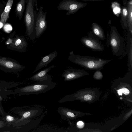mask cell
Instances as JSON below:
<instances>
[{
	"label": "cell",
	"instance_id": "6da1fadb",
	"mask_svg": "<svg viewBox=\"0 0 132 132\" xmlns=\"http://www.w3.org/2000/svg\"><path fill=\"white\" fill-rule=\"evenodd\" d=\"M68 59L71 62L88 69L100 70L111 61L110 59L97 58L94 56H84L73 54Z\"/></svg>",
	"mask_w": 132,
	"mask_h": 132
},
{
	"label": "cell",
	"instance_id": "7a4b0ae2",
	"mask_svg": "<svg viewBox=\"0 0 132 132\" xmlns=\"http://www.w3.org/2000/svg\"><path fill=\"white\" fill-rule=\"evenodd\" d=\"M34 8L32 0H27L24 20L27 35L33 40L35 38V26L37 13Z\"/></svg>",
	"mask_w": 132,
	"mask_h": 132
},
{
	"label": "cell",
	"instance_id": "3957f363",
	"mask_svg": "<svg viewBox=\"0 0 132 132\" xmlns=\"http://www.w3.org/2000/svg\"><path fill=\"white\" fill-rule=\"evenodd\" d=\"M108 44L111 47L113 55L118 56L123 54L125 49L123 38L118 33L117 29L113 27H111Z\"/></svg>",
	"mask_w": 132,
	"mask_h": 132
},
{
	"label": "cell",
	"instance_id": "277c9868",
	"mask_svg": "<svg viewBox=\"0 0 132 132\" xmlns=\"http://www.w3.org/2000/svg\"><path fill=\"white\" fill-rule=\"evenodd\" d=\"M56 84V83L52 82L51 81L36 82L35 83L22 88L20 90L24 94L38 95L53 89Z\"/></svg>",
	"mask_w": 132,
	"mask_h": 132
},
{
	"label": "cell",
	"instance_id": "5b68a950",
	"mask_svg": "<svg viewBox=\"0 0 132 132\" xmlns=\"http://www.w3.org/2000/svg\"><path fill=\"white\" fill-rule=\"evenodd\" d=\"M47 12H44L43 7L40 6L38 10L36 18L35 30V38H39L47 28Z\"/></svg>",
	"mask_w": 132,
	"mask_h": 132
},
{
	"label": "cell",
	"instance_id": "8992f818",
	"mask_svg": "<svg viewBox=\"0 0 132 132\" xmlns=\"http://www.w3.org/2000/svg\"><path fill=\"white\" fill-rule=\"evenodd\" d=\"M88 35V36L82 37L80 40V42L83 45L93 51H104V45L92 32H89Z\"/></svg>",
	"mask_w": 132,
	"mask_h": 132
},
{
	"label": "cell",
	"instance_id": "52a82bcc",
	"mask_svg": "<svg viewBox=\"0 0 132 132\" xmlns=\"http://www.w3.org/2000/svg\"><path fill=\"white\" fill-rule=\"evenodd\" d=\"M88 74V72L83 70L71 68L65 70L62 74V76L64 78V81H69L74 80Z\"/></svg>",
	"mask_w": 132,
	"mask_h": 132
},
{
	"label": "cell",
	"instance_id": "ba28073f",
	"mask_svg": "<svg viewBox=\"0 0 132 132\" xmlns=\"http://www.w3.org/2000/svg\"><path fill=\"white\" fill-rule=\"evenodd\" d=\"M75 0H62L59 3L57 8L59 11H66V15L73 13L78 9L79 5Z\"/></svg>",
	"mask_w": 132,
	"mask_h": 132
},
{
	"label": "cell",
	"instance_id": "9c48e42d",
	"mask_svg": "<svg viewBox=\"0 0 132 132\" xmlns=\"http://www.w3.org/2000/svg\"><path fill=\"white\" fill-rule=\"evenodd\" d=\"M57 111L62 119L67 120L74 119L80 115V113L79 112L66 107L59 106L58 108Z\"/></svg>",
	"mask_w": 132,
	"mask_h": 132
},
{
	"label": "cell",
	"instance_id": "30bf717a",
	"mask_svg": "<svg viewBox=\"0 0 132 132\" xmlns=\"http://www.w3.org/2000/svg\"><path fill=\"white\" fill-rule=\"evenodd\" d=\"M54 67V65H52L45 68L34 75L29 79L30 80L36 82L51 81L52 76L48 75L47 73Z\"/></svg>",
	"mask_w": 132,
	"mask_h": 132
},
{
	"label": "cell",
	"instance_id": "8fae6325",
	"mask_svg": "<svg viewBox=\"0 0 132 132\" xmlns=\"http://www.w3.org/2000/svg\"><path fill=\"white\" fill-rule=\"evenodd\" d=\"M57 52L56 51L53 52L50 54L42 57L41 60L37 65L33 73H34L45 67H46L48 64L54 60L56 57Z\"/></svg>",
	"mask_w": 132,
	"mask_h": 132
},
{
	"label": "cell",
	"instance_id": "7c38bea8",
	"mask_svg": "<svg viewBox=\"0 0 132 132\" xmlns=\"http://www.w3.org/2000/svg\"><path fill=\"white\" fill-rule=\"evenodd\" d=\"M0 65L11 69H21L25 67L15 62L8 60L4 57L0 58Z\"/></svg>",
	"mask_w": 132,
	"mask_h": 132
},
{
	"label": "cell",
	"instance_id": "4fadbf2b",
	"mask_svg": "<svg viewBox=\"0 0 132 132\" xmlns=\"http://www.w3.org/2000/svg\"><path fill=\"white\" fill-rule=\"evenodd\" d=\"M13 47L21 50L24 51L27 47L28 43L25 38L22 37H18L13 40L12 44Z\"/></svg>",
	"mask_w": 132,
	"mask_h": 132
},
{
	"label": "cell",
	"instance_id": "5bb4252c",
	"mask_svg": "<svg viewBox=\"0 0 132 132\" xmlns=\"http://www.w3.org/2000/svg\"><path fill=\"white\" fill-rule=\"evenodd\" d=\"M13 0H8L4 11L1 15V21L4 25L9 17V13L13 4Z\"/></svg>",
	"mask_w": 132,
	"mask_h": 132
},
{
	"label": "cell",
	"instance_id": "9a60e30c",
	"mask_svg": "<svg viewBox=\"0 0 132 132\" xmlns=\"http://www.w3.org/2000/svg\"><path fill=\"white\" fill-rule=\"evenodd\" d=\"M26 0H20L16 4L15 13L16 16L21 20L24 10Z\"/></svg>",
	"mask_w": 132,
	"mask_h": 132
},
{
	"label": "cell",
	"instance_id": "2e32d148",
	"mask_svg": "<svg viewBox=\"0 0 132 132\" xmlns=\"http://www.w3.org/2000/svg\"><path fill=\"white\" fill-rule=\"evenodd\" d=\"M127 36L128 65L129 69H132V35L129 32Z\"/></svg>",
	"mask_w": 132,
	"mask_h": 132
},
{
	"label": "cell",
	"instance_id": "e0dca14e",
	"mask_svg": "<svg viewBox=\"0 0 132 132\" xmlns=\"http://www.w3.org/2000/svg\"><path fill=\"white\" fill-rule=\"evenodd\" d=\"M93 35L99 39L104 40L105 37L103 31L99 26L94 24L92 27V32Z\"/></svg>",
	"mask_w": 132,
	"mask_h": 132
},
{
	"label": "cell",
	"instance_id": "ac0fdd59",
	"mask_svg": "<svg viewBox=\"0 0 132 132\" xmlns=\"http://www.w3.org/2000/svg\"><path fill=\"white\" fill-rule=\"evenodd\" d=\"M103 77V75L102 72L99 70H97L94 73L93 77L97 79H100Z\"/></svg>",
	"mask_w": 132,
	"mask_h": 132
},
{
	"label": "cell",
	"instance_id": "d6986e66",
	"mask_svg": "<svg viewBox=\"0 0 132 132\" xmlns=\"http://www.w3.org/2000/svg\"><path fill=\"white\" fill-rule=\"evenodd\" d=\"M4 31L7 33H10L12 30V27L11 24L9 23L5 24L3 27Z\"/></svg>",
	"mask_w": 132,
	"mask_h": 132
},
{
	"label": "cell",
	"instance_id": "ffe728a7",
	"mask_svg": "<svg viewBox=\"0 0 132 132\" xmlns=\"http://www.w3.org/2000/svg\"><path fill=\"white\" fill-rule=\"evenodd\" d=\"M118 93L120 95L122 94V93L125 95H128L130 93L129 90L127 88H123L119 90L118 91Z\"/></svg>",
	"mask_w": 132,
	"mask_h": 132
},
{
	"label": "cell",
	"instance_id": "44dd1931",
	"mask_svg": "<svg viewBox=\"0 0 132 132\" xmlns=\"http://www.w3.org/2000/svg\"><path fill=\"white\" fill-rule=\"evenodd\" d=\"M77 125L78 127L80 128H82L84 125V123L81 121H78L77 123Z\"/></svg>",
	"mask_w": 132,
	"mask_h": 132
},
{
	"label": "cell",
	"instance_id": "7402d4cb",
	"mask_svg": "<svg viewBox=\"0 0 132 132\" xmlns=\"http://www.w3.org/2000/svg\"><path fill=\"white\" fill-rule=\"evenodd\" d=\"M6 120L7 121L10 122L14 120V118L11 116H8L6 117Z\"/></svg>",
	"mask_w": 132,
	"mask_h": 132
},
{
	"label": "cell",
	"instance_id": "603a6c76",
	"mask_svg": "<svg viewBox=\"0 0 132 132\" xmlns=\"http://www.w3.org/2000/svg\"><path fill=\"white\" fill-rule=\"evenodd\" d=\"M92 98V96L90 95H86L84 97V100L86 101L90 100Z\"/></svg>",
	"mask_w": 132,
	"mask_h": 132
},
{
	"label": "cell",
	"instance_id": "cb8c5ba5",
	"mask_svg": "<svg viewBox=\"0 0 132 132\" xmlns=\"http://www.w3.org/2000/svg\"><path fill=\"white\" fill-rule=\"evenodd\" d=\"M123 15L125 16H126L127 15V11L126 9H123Z\"/></svg>",
	"mask_w": 132,
	"mask_h": 132
},
{
	"label": "cell",
	"instance_id": "d4e9b609",
	"mask_svg": "<svg viewBox=\"0 0 132 132\" xmlns=\"http://www.w3.org/2000/svg\"><path fill=\"white\" fill-rule=\"evenodd\" d=\"M4 24L3 23L0 21V29L1 28L4 26Z\"/></svg>",
	"mask_w": 132,
	"mask_h": 132
},
{
	"label": "cell",
	"instance_id": "484cf974",
	"mask_svg": "<svg viewBox=\"0 0 132 132\" xmlns=\"http://www.w3.org/2000/svg\"><path fill=\"white\" fill-rule=\"evenodd\" d=\"M73 51H72L71 52L69 53V55H71L73 54Z\"/></svg>",
	"mask_w": 132,
	"mask_h": 132
},
{
	"label": "cell",
	"instance_id": "4316f807",
	"mask_svg": "<svg viewBox=\"0 0 132 132\" xmlns=\"http://www.w3.org/2000/svg\"><path fill=\"white\" fill-rule=\"evenodd\" d=\"M132 12H131V18H132Z\"/></svg>",
	"mask_w": 132,
	"mask_h": 132
},
{
	"label": "cell",
	"instance_id": "83f0119b",
	"mask_svg": "<svg viewBox=\"0 0 132 132\" xmlns=\"http://www.w3.org/2000/svg\"></svg>",
	"mask_w": 132,
	"mask_h": 132
}]
</instances>
